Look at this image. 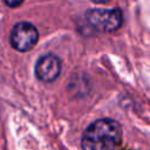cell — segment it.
<instances>
[{
  "instance_id": "obj_1",
  "label": "cell",
  "mask_w": 150,
  "mask_h": 150,
  "mask_svg": "<svg viewBox=\"0 0 150 150\" xmlns=\"http://www.w3.org/2000/svg\"><path fill=\"white\" fill-rule=\"evenodd\" d=\"M122 141V129L111 118H100L87 127L82 136L83 150H116Z\"/></svg>"
},
{
  "instance_id": "obj_2",
  "label": "cell",
  "mask_w": 150,
  "mask_h": 150,
  "mask_svg": "<svg viewBox=\"0 0 150 150\" xmlns=\"http://www.w3.org/2000/svg\"><path fill=\"white\" fill-rule=\"evenodd\" d=\"M87 22L100 32H114L120 28L123 15L120 8H90L86 12Z\"/></svg>"
},
{
  "instance_id": "obj_3",
  "label": "cell",
  "mask_w": 150,
  "mask_h": 150,
  "mask_svg": "<svg viewBox=\"0 0 150 150\" xmlns=\"http://www.w3.org/2000/svg\"><path fill=\"white\" fill-rule=\"evenodd\" d=\"M38 39L39 33L36 27L27 21H21L14 25L9 36L12 47L19 52L30 50L36 45Z\"/></svg>"
},
{
  "instance_id": "obj_4",
  "label": "cell",
  "mask_w": 150,
  "mask_h": 150,
  "mask_svg": "<svg viewBox=\"0 0 150 150\" xmlns=\"http://www.w3.org/2000/svg\"><path fill=\"white\" fill-rule=\"evenodd\" d=\"M61 73V61L55 54L42 55L35 63V75L42 82H52Z\"/></svg>"
},
{
  "instance_id": "obj_5",
  "label": "cell",
  "mask_w": 150,
  "mask_h": 150,
  "mask_svg": "<svg viewBox=\"0 0 150 150\" xmlns=\"http://www.w3.org/2000/svg\"><path fill=\"white\" fill-rule=\"evenodd\" d=\"M4 1L8 7H18L23 2V0H4Z\"/></svg>"
},
{
  "instance_id": "obj_6",
  "label": "cell",
  "mask_w": 150,
  "mask_h": 150,
  "mask_svg": "<svg viewBox=\"0 0 150 150\" xmlns=\"http://www.w3.org/2000/svg\"><path fill=\"white\" fill-rule=\"evenodd\" d=\"M91 1L95 4H104V2H108L109 0H91Z\"/></svg>"
}]
</instances>
